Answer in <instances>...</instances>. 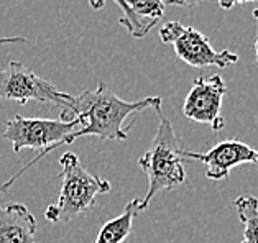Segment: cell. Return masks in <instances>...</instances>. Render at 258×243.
Returning <instances> with one entry per match:
<instances>
[{"label":"cell","instance_id":"obj_1","mask_svg":"<svg viewBox=\"0 0 258 243\" xmlns=\"http://www.w3.org/2000/svg\"><path fill=\"white\" fill-rule=\"evenodd\" d=\"M163 99L158 96H148L142 101L128 102L118 97L105 83L97 84L94 91H84L74 96L71 110H61V120H79V128L69 135L66 145H71L81 136H97L100 140H125L132 125L123 127L125 120L137 112L155 109L161 112Z\"/></svg>","mask_w":258,"mask_h":243},{"label":"cell","instance_id":"obj_2","mask_svg":"<svg viewBox=\"0 0 258 243\" xmlns=\"http://www.w3.org/2000/svg\"><path fill=\"white\" fill-rule=\"evenodd\" d=\"M160 125L150 148L138 159V166L148 178V191L140 199L138 210H145L152 202V199L161 191H173L186 183L184 159L181 156L182 141L176 135L171 122L161 115Z\"/></svg>","mask_w":258,"mask_h":243},{"label":"cell","instance_id":"obj_3","mask_svg":"<svg viewBox=\"0 0 258 243\" xmlns=\"http://www.w3.org/2000/svg\"><path fill=\"white\" fill-rule=\"evenodd\" d=\"M61 165V189L54 204L45 210L46 220L53 223H64L74 217L92 209L99 194L110 192L112 186L107 179L94 176L81 163L76 153L68 151L59 158Z\"/></svg>","mask_w":258,"mask_h":243},{"label":"cell","instance_id":"obj_4","mask_svg":"<svg viewBox=\"0 0 258 243\" xmlns=\"http://www.w3.org/2000/svg\"><path fill=\"white\" fill-rule=\"evenodd\" d=\"M79 128V120L76 117L73 120H51V118H28L15 115L7 122V128L4 132V138L9 140L14 148V153H20L22 149H41L35 159H31L27 166H23L14 178L0 184V194L7 192L10 186L28 171L36 161L45 158L49 151H54L61 145H66V140L73 132Z\"/></svg>","mask_w":258,"mask_h":243},{"label":"cell","instance_id":"obj_5","mask_svg":"<svg viewBox=\"0 0 258 243\" xmlns=\"http://www.w3.org/2000/svg\"><path fill=\"white\" fill-rule=\"evenodd\" d=\"M0 99L18 104H27L28 101L53 104L68 112L74 104V96L56 89L49 80L40 77L20 61H10L4 69H0Z\"/></svg>","mask_w":258,"mask_h":243},{"label":"cell","instance_id":"obj_6","mask_svg":"<svg viewBox=\"0 0 258 243\" xmlns=\"http://www.w3.org/2000/svg\"><path fill=\"white\" fill-rule=\"evenodd\" d=\"M160 38L171 45L176 56L182 63L192 67L216 66L219 69L238 63V54L229 49L216 51L211 40L194 27H184L179 22H168L160 28Z\"/></svg>","mask_w":258,"mask_h":243},{"label":"cell","instance_id":"obj_7","mask_svg":"<svg viewBox=\"0 0 258 243\" xmlns=\"http://www.w3.org/2000/svg\"><path fill=\"white\" fill-rule=\"evenodd\" d=\"M225 94H227V84L219 74H214L207 79L196 77L182 104V114L189 120L206 123L219 132L225 127L224 117L220 115Z\"/></svg>","mask_w":258,"mask_h":243},{"label":"cell","instance_id":"obj_8","mask_svg":"<svg viewBox=\"0 0 258 243\" xmlns=\"http://www.w3.org/2000/svg\"><path fill=\"white\" fill-rule=\"evenodd\" d=\"M181 156L201 161L206 166V178L211 181L229 179L230 171L240 165H258V149L238 140H224L204 153L182 149Z\"/></svg>","mask_w":258,"mask_h":243},{"label":"cell","instance_id":"obj_9","mask_svg":"<svg viewBox=\"0 0 258 243\" xmlns=\"http://www.w3.org/2000/svg\"><path fill=\"white\" fill-rule=\"evenodd\" d=\"M36 219L23 204L0 202V243H35Z\"/></svg>","mask_w":258,"mask_h":243},{"label":"cell","instance_id":"obj_10","mask_svg":"<svg viewBox=\"0 0 258 243\" xmlns=\"http://www.w3.org/2000/svg\"><path fill=\"white\" fill-rule=\"evenodd\" d=\"M138 204L140 199L135 197L125 205V209L120 215H117L115 219L104 223V227L99 230L97 238L94 243H123L125 238L132 232V225H134V219L137 217Z\"/></svg>","mask_w":258,"mask_h":243},{"label":"cell","instance_id":"obj_11","mask_svg":"<svg viewBox=\"0 0 258 243\" xmlns=\"http://www.w3.org/2000/svg\"><path fill=\"white\" fill-rule=\"evenodd\" d=\"M238 220L243 225V238L238 243H258V199L251 194H243L235 199Z\"/></svg>","mask_w":258,"mask_h":243},{"label":"cell","instance_id":"obj_12","mask_svg":"<svg viewBox=\"0 0 258 243\" xmlns=\"http://www.w3.org/2000/svg\"><path fill=\"white\" fill-rule=\"evenodd\" d=\"M87 2H89V7L92 10H100L105 5L107 0H87ZM114 2L123 12V17L118 18V23H120L122 27L127 28V32L132 36H134V38H143V36H147L150 30L155 27V23L145 22V20H140L138 17H135L134 12L130 10V7L127 5V2H125V0H114Z\"/></svg>","mask_w":258,"mask_h":243},{"label":"cell","instance_id":"obj_13","mask_svg":"<svg viewBox=\"0 0 258 243\" xmlns=\"http://www.w3.org/2000/svg\"><path fill=\"white\" fill-rule=\"evenodd\" d=\"M134 15L140 20L158 23V20L165 14V0H125Z\"/></svg>","mask_w":258,"mask_h":243},{"label":"cell","instance_id":"obj_14","mask_svg":"<svg viewBox=\"0 0 258 243\" xmlns=\"http://www.w3.org/2000/svg\"><path fill=\"white\" fill-rule=\"evenodd\" d=\"M204 0H165V5H178V7H194L203 4Z\"/></svg>","mask_w":258,"mask_h":243},{"label":"cell","instance_id":"obj_15","mask_svg":"<svg viewBox=\"0 0 258 243\" xmlns=\"http://www.w3.org/2000/svg\"><path fill=\"white\" fill-rule=\"evenodd\" d=\"M27 38L23 36H10V38H0V46L2 45H25Z\"/></svg>","mask_w":258,"mask_h":243},{"label":"cell","instance_id":"obj_16","mask_svg":"<svg viewBox=\"0 0 258 243\" xmlns=\"http://www.w3.org/2000/svg\"><path fill=\"white\" fill-rule=\"evenodd\" d=\"M217 4H219V7L224 10H230L234 5H237L235 0H217Z\"/></svg>","mask_w":258,"mask_h":243},{"label":"cell","instance_id":"obj_17","mask_svg":"<svg viewBox=\"0 0 258 243\" xmlns=\"http://www.w3.org/2000/svg\"><path fill=\"white\" fill-rule=\"evenodd\" d=\"M253 18L256 22V38H255V58H256V66H258V7L253 10Z\"/></svg>","mask_w":258,"mask_h":243},{"label":"cell","instance_id":"obj_18","mask_svg":"<svg viewBox=\"0 0 258 243\" xmlns=\"http://www.w3.org/2000/svg\"><path fill=\"white\" fill-rule=\"evenodd\" d=\"M235 2H237V4H242V5H243V4H248V2H256V0H235Z\"/></svg>","mask_w":258,"mask_h":243}]
</instances>
